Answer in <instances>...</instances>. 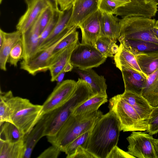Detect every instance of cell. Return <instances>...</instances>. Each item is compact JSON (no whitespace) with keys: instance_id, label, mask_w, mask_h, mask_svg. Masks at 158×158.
<instances>
[{"instance_id":"cell-22","label":"cell","mask_w":158,"mask_h":158,"mask_svg":"<svg viewBox=\"0 0 158 158\" xmlns=\"http://www.w3.org/2000/svg\"><path fill=\"white\" fill-rule=\"evenodd\" d=\"M141 95L152 107L158 106V69L148 77Z\"/></svg>"},{"instance_id":"cell-7","label":"cell","mask_w":158,"mask_h":158,"mask_svg":"<svg viewBox=\"0 0 158 158\" xmlns=\"http://www.w3.org/2000/svg\"><path fill=\"white\" fill-rule=\"evenodd\" d=\"M106 59L94 46L79 42L72 53L70 61L73 67L84 69L98 67Z\"/></svg>"},{"instance_id":"cell-31","label":"cell","mask_w":158,"mask_h":158,"mask_svg":"<svg viewBox=\"0 0 158 158\" xmlns=\"http://www.w3.org/2000/svg\"><path fill=\"white\" fill-rule=\"evenodd\" d=\"M76 29L73 30L58 44L53 52L51 59L66 48L78 41V32Z\"/></svg>"},{"instance_id":"cell-33","label":"cell","mask_w":158,"mask_h":158,"mask_svg":"<svg viewBox=\"0 0 158 158\" xmlns=\"http://www.w3.org/2000/svg\"><path fill=\"white\" fill-rule=\"evenodd\" d=\"M62 12V11H61L60 10L54 11L53 15L50 21L40 34L38 49L51 33Z\"/></svg>"},{"instance_id":"cell-24","label":"cell","mask_w":158,"mask_h":158,"mask_svg":"<svg viewBox=\"0 0 158 158\" xmlns=\"http://www.w3.org/2000/svg\"><path fill=\"white\" fill-rule=\"evenodd\" d=\"M25 150L23 139L13 143L0 140V158H23Z\"/></svg>"},{"instance_id":"cell-36","label":"cell","mask_w":158,"mask_h":158,"mask_svg":"<svg viewBox=\"0 0 158 158\" xmlns=\"http://www.w3.org/2000/svg\"><path fill=\"white\" fill-rule=\"evenodd\" d=\"M54 10L49 6L42 12L39 17V23L40 34L50 21Z\"/></svg>"},{"instance_id":"cell-3","label":"cell","mask_w":158,"mask_h":158,"mask_svg":"<svg viewBox=\"0 0 158 158\" xmlns=\"http://www.w3.org/2000/svg\"><path fill=\"white\" fill-rule=\"evenodd\" d=\"M103 114L99 110L81 114H72L55 135L47 136L48 141L64 152L68 145L74 139L90 130Z\"/></svg>"},{"instance_id":"cell-20","label":"cell","mask_w":158,"mask_h":158,"mask_svg":"<svg viewBox=\"0 0 158 158\" xmlns=\"http://www.w3.org/2000/svg\"><path fill=\"white\" fill-rule=\"evenodd\" d=\"M46 120L44 114L42 115L32 130L25 135L23 140L26 150L23 158L30 157L35 145L44 136Z\"/></svg>"},{"instance_id":"cell-6","label":"cell","mask_w":158,"mask_h":158,"mask_svg":"<svg viewBox=\"0 0 158 158\" xmlns=\"http://www.w3.org/2000/svg\"><path fill=\"white\" fill-rule=\"evenodd\" d=\"M156 21L151 18L140 16L122 18L119 20L121 31L119 38L140 40L158 44V40L153 31Z\"/></svg>"},{"instance_id":"cell-46","label":"cell","mask_w":158,"mask_h":158,"mask_svg":"<svg viewBox=\"0 0 158 158\" xmlns=\"http://www.w3.org/2000/svg\"><path fill=\"white\" fill-rule=\"evenodd\" d=\"M153 144L156 151L158 155V139H154Z\"/></svg>"},{"instance_id":"cell-38","label":"cell","mask_w":158,"mask_h":158,"mask_svg":"<svg viewBox=\"0 0 158 158\" xmlns=\"http://www.w3.org/2000/svg\"><path fill=\"white\" fill-rule=\"evenodd\" d=\"M135 158L127 152L124 151L120 148L117 145L113 148L106 158Z\"/></svg>"},{"instance_id":"cell-16","label":"cell","mask_w":158,"mask_h":158,"mask_svg":"<svg viewBox=\"0 0 158 158\" xmlns=\"http://www.w3.org/2000/svg\"><path fill=\"white\" fill-rule=\"evenodd\" d=\"M79 42L78 41L69 46L51 59L48 70L52 82L56 81L58 76L64 71L65 67L70 61L73 50Z\"/></svg>"},{"instance_id":"cell-5","label":"cell","mask_w":158,"mask_h":158,"mask_svg":"<svg viewBox=\"0 0 158 158\" xmlns=\"http://www.w3.org/2000/svg\"><path fill=\"white\" fill-rule=\"evenodd\" d=\"M108 108L118 119L121 131H146L148 130L147 121L141 118L136 111L122 98L120 94L109 100Z\"/></svg>"},{"instance_id":"cell-13","label":"cell","mask_w":158,"mask_h":158,"mask_svg":"<svg viewBox=\"0 0 158 158\" xmlns=\"http://www.w3.org/2000/svg\"><path fill=\"white\" fill-rule=\"evenodd\" d=\"M48 5L45 0H34L27 6L25 13L21 17L16 26L22 33L27 31L37 20L43 11Z\"/></svg>"},{"instance_id":"cell-19","label":"cell","mask_w":158,"mask_h":158,"mask_svg":"<svg viewBox=\"0 0 158 158\" xmlns=\"http://www.w3.org/2000/svg\"><path fill=\"white\" fill-rule=\"evenodd\" d=\"M118 40L124 48L135 56L141 54L158 52V44L138 39H126L121 38Z\"/></svg>"},{"instance_id":"cell-49","label":"cell","mask_w":158,"mask_h":158,"mask_svg":"<svg viewBox=\"0 0 158 158\" xmlns=\"http://www.w3.org/2000/svg\"><path fill=\"white\" fill-rule=\"evenodd\" d=\"M155 27L158 28V20L156 21Z\"/></svg>"},{"instance_id":"cell-23","label":"cell","mask_w":158,"mask_h":158,"mask_svg":"<svg viewBox=\"0 0 158 158\" xmlns=\"http://www.w3.org/2000/svg\"><path fill=\"white\" fill-rule=\"evenodd\" d=\"M116 67L119 70L123 67L132 69L143 73L136 60L135 56L130 52L121 44L118 52L114 56Z\"/></svg>"},{"instance_id":"cell-18","label":"cell","mask_w":158,"mask_h":158,"mask_svg":"<svg viewBox=\"0 0 158 158\" xmlns=\"http://www.w3.org/2000/svg\"><path fill=\"white\" fill-rule=\"evenodd\" d=\"M119 19L114 14L102 12L100 20V36L114 40L119 38L121 27Z\"/></svg>"},{"instance_id":"cell-10","label":"cell","mask_w":158,"mask_h":158,"mask_svg":"<svg viewBox=\"0 0 158 158\" xmlns=\"http://www.w3.org/2000/svg\"><path fill=\"white\" fill-rule=\"evenodd\" d=\"M99 0H76L67 28L78 26L98 10Z\"/></svg>"},{"instance_id":"cell-42","label":"cell","mask_w":158,"mask_h":158,"mask_svg":"<svg viewBox=\"0 0 158 158\" xmlns=\"http://www.w3.org/2000/svg\"><path fill=\"white\" fill-rule=\"evenodd\" d=\"M131 3L135 4H139L148 2L152 0H130Z\"/></svg>"},{"instance_id":"cell-1","label":"cell","mask_w":158,"mask_h":158,"mask_svg":"<svg viewBox=\"0 0 158 158\" xmlns=\"http://www.w3.org/2000/svg\"><path fill=\"white\" fill-rule=\"evenodd\" d=\"M120 131L118 119L109 111L103 114L94 124L83 147L95 158H106L113 148L117 145Z\"/></svg>"},{"instance_id":"cell-48","label":"cell","mask_w":158,"mask_h":158,"mask_svg":"<svg viewBox=\"0 0 158 158\" xmlns=\"http://www.w3.org/2000/svg\"><path fill=\"white\" fill-rule=\"evenodd\" d=\"M27 6L30 5L34 0H25Z\"/></svg>"},{"instance_id":"cell-28","label":"cell","mask_w":158,"mask_h":158,"mask_svg":"<svg viewBox=\"0 0 158 158\" xmlns=\"http://www.w3.org/2000/svg\"><path fill=\"white\" fill-rule=\"evenodd\" d=\"M13 94L11 91L5 92L1 90L0 96V125L5 122H10L9 99Z\"/></svg>"},{"instance_id":"cell-4","label":"cell","mask_w":158,"mask_h":158,"mask_svg":"<svg viewBox=\"0 0 158 158\" xmlns=\"http://www.w3.org/2000/svg\"><path fill=\"white\" fill-rule=\"evenodd\" d=\"M10 122L25 135L32 130L41 116L42 105H35L29 100L12 96L9 99Z\"/></svg>"},{"instance_id":"cell-14","label":"cell","mask_w":158,"mask_h":158,"mask_svg":"<svg viewBox=\"0 0 158 158\" xmlns=\"http://www.w3.org/2000/svg\"><path fill=\"white\" fill-rule=\"evenodd\" d=\"M120 70L124 81V91L141 95L147 81L146 76L132 69L123 67Z\"/></svg>"},{"instance_id":"cell-25","label":"cell","mask_w":158,"mask_h":158,"mask_svg":"<svg viewBox=\"0 0 158 158\" xmlns=\"http://www.w3.org/2000/svg\"><path fill=\"white\" fill-rule=\"evenodd\" d=\"M107 98V95H94L77 107L72 114L78 115L94 112L98 110L102 105L108 101Z\"/></svg>"},{"instance_id":"cell-29","label":"cell","mask_w":158,"mask_h":158,"mask_svg":"<svg viewBox=\"0 0 158 158\" xmlns=\"http://www.w3.org/2000/svg\"><path fill=\"white\" fill-rule=\"evenodd\" d=\"M117 40L107 37L100 36L97 40L94 47L102 55L106 58L113 56L111 52L113 44L116 43Z\"/></svg>"},{"instance_id":"cell-35","label":"cell","mask_w":158,"mask_h":158,"mask_svg":"<svg viewBox=\"0 0 158 158\" xmlns=\"http://www.w3.org/2000/svg\"><path fill=\"white\" fill-rule=\"evenodd\" d=\"M148 129L146 131L153 135L158 133V106L153 107L147 120Z\"/></svg>"},{"instance_id":"cell-11","label":"cell","mask_w":158,"mask_h":158,"mask_svg":"<svg viewBox=\"0 0 158 158\" xmlns=\"http://www.w3.org/2000/svg\"><path fill=\"white\" fill-rule=\"evenodd\" d=\"M101 13L102 12L98 9L78 26L77 27L81 31V44L94 46L97 40L100 36Z\"/></svg>"},{"instance_id":"cell-37","label":"cell","mask_w":158,"mask_h":158,"mask_svg":"<svg viewBox=\"0 0 158 158\" xmlns=\"http://www.w3.org/2000/svg\"><path fill=\"white\" fill-rule=\"evenodd\" d=\"M61 151L56 146L52 145L45 150L37 157L38 158H56Z\"/></svg>"},{"instance_id":"cell-45","label":"cell","mask_w":158,"mask_h":158,"mask_svg":"<svg viewBox=\"0 0 158 158\" xmlns=\"http://www.w3.org/2000/svg\"><path fill=\"white\" fill-rule=\"evenodd\" d=\"M119 49V46L116 43L114 44L111 47V52L112 54H116L118 52Z\"/></svg>"},{"instance_id":"cell-9","label":"cell","mask_w":158,"mask_h":158,"mask_svg":"<svg viewBox=\"0 0 158 158\" xmlns=\"http://www.w3.org/2000/svg\"><path fill=\"white\" fill-rule=\"evenodd\" d=\"M77 82L67 80L57 84L42 105L41 115L60 106L70 97L74 91Z\"/></svg>"},{"instance_id":"cell-8","label":"cell","mask_w":158,"mask_h":158,"mask_svg":"<svg viewBox=\"0 0 158 158\" xmlns=\"http://www.w3.org/2000/svg\"><path fill=\"white\" fill-rule=\"evenodd\" d=\"M142 131H132L127 138L129 143L127 152L135 158H158L152 135Z\"/></svg>"},{"instance_id":"cell-40","label":"cell","mask_w":158,"mask_h":158,"mask_svg":"<svg viewBox=\"0 0 158 158\" xmlns=\"http://www.w3.org/2000/svg\"><path fill=\"white\" fill-rule=\"evenodd\" d=\"M76 0H57L58 5L61 11H65L72 7Z\"/></svg>"},{"instance_id":"cell-39","label":"cell","mask_w":158,"mask_h":158,"mask_svg":"<svg viewBox=\"0 0 158 158\" xmlns=\"http://www.w3.org/2000/svg\"><path fill=\"white\" fill-rule=\"evenodd\" d=\"M73 158H95V157L82 146L77 149Z\"/></svg>"},{"instance_id":"cell-41","label":"cell","mask_w":158,"mask_h":158,"mask_svg":"<svg viewBox=\"0 0 158 158\" xmlns=\"http://www.w3.org/2000/svg\"><path fill=\"white\" fill-rule=\"evenodd\" d=\"M48 6L54 10H58L59 9L58 7L57 0H45Z\"/></svg>"},{"instance_id":"cell-50","label":"cell","mask_w":158,"mask_h":158,"mask_svg":"<svg viewBox=\"0 0 158 158\" xmlns=\"http://www.w3.org/2000/svg\"><path fill=\"white\" fill-rule=\"evenodd\" d=\"M157 5H158V0H152Z\"/></svg>"},{"instance_id":"cell-34","label":"cell","mask_w":158,"mask_h":158,"mask_svg":"<svg viewBox=\"0 0 158 158\" xmlns=\"http://www.w3.org/2000/svg\"><path fill=\"white\" fill-rule=\"evenodd\" d=\"M23 48L21 38L15 45L10 53L7 62L16 67L19 61L23 59Z\"/></svg>"},{"instance_id":"cell-32","label":"cell","mask_w":158,"mask_h":158,"mask_svg":"<svg viewBox=\"0 0 158 158\" xmlns=\"http://www.w3.org/2000/svg\"><path fill=\"white\" fill-rule=\"evenodd\" d=\"M91 130L80 135L68 145L64 152L67 155L66 158H73L78 148L80 146L83 147L87 142Z\"/></svg>"},{"instance_id":"cell-15","label":"cell","mask_w":158,"mask_h":158,"mask_svg":"<svg viewBox=\"0 0 158 158\" xmlns=\"http://www.w3.org/2000/svg\"><path fill=\"white\" fill-rule=\"evenodd\" d=\"M77 73L81 79L89 85L94 95H107V85L104 76L99 75L92 69H82L78 68Z\"/></svg>"},{"instance_id":"cell-21","label":"cell","mask_w":158,"mask_h":158,"mask_svg":"<svg viewBox=\"0 0 158 158\" xmlns=\"http://www.w3.org/2000/svg\"><path fill=\"white\" fill-rule=\"evenodd\" d=\"M22 33L17 30L10 33L4 32V40L0 47V68L3 71L6 70V64L13 48L21 38Z\"/></svg>"},{"instance_id":"cell-12","label":"cell","mask_w":158,"mask_h":158,"mask_svg":"<svg viewBox=\"0 0 158 158\" xmlns=\"http://www.w3.org/2000/svg\"><path fill=\"white\" fill-rule=\"evenodd\" d=\"M39 17L29 29L22 33L21 40L23 48V61H27L31 59L37 53L40 34Z\"/></svg>"},{"instance_id":"cell-47","label":"cell","mask_w":158,"mask_h":158,"mask_svg":"<svg viewBox=\"0 0 158 158\" xmlns=\"http://www.w3.org/2000/svg\"><path fill=\"white\" fill-rule=\"evenodd\" d=\"M153 31L155 36L158 40V28L154 27Z\"/></svg>"},{"instance_id":"cell-27","label":"cell","mask_w":158,"mask_h":158,"mask_svg":"<svg viewBox=\"0 0 158 158\" xmlns=\"http://www.w3.org/2000/svg\"><path fill=\"white\" fill-rule=\"evenodd\" d=\"M143 73L148 77L158 69V52L135 56Z\"/></svg>"},{"instance_id":"cell-44","label":"cell","mask_w":158,"mask_h":158,"mask_svg":"<svg viewBox=\"0 0 158 158\" xmlns=\"http://www.w3.org/2000/svg\"><path fill=\"white\" fill-rule=\"evenodd\" d=\"M65 72L64 71L61 73L57 77L56 81L57 82V84H58L62 82L64 77Z\"/></svg>"},{"instance_id":"cell-2","label":"cell","mask_w":158,"mask_h":158,"mask_svg":"<svg viewBox=\"0 0 158 158\" xmlns=\"http://www.w3.org/2000/svg\"><path fill=\"white\" fill-rule=\"evenodd\" d=\"M94 95L89 85L79 78L75 89L69 98L60 106L44 114L46 119L44 136L55 135L72 114L74 109Z\"/></svg>"},{"instance_id":"cell-17","label":"cell","mask_w":158,"mask_h":158,"mask_svg":"<svg viewBox=\"0 0 158 158\" xmlns=\"http://www.w3.org/2000/svg\"><path fill=\"white\" fill-rule=\"evenodd\" d=\"M122 98L130 105L138 113L141 118L147 121L153 107L142 95L129 91L120 94Z\"/></svg>"},{"instance_id":"cell-26","label":"cell","mask_w":158,"mask_h":158,"mask_svg":"<svg viewBox=\"0 0 158 158\" xmlns=\"http://www.w3.org/2000/svg\"><path fill=\"white\" fill-rule=\"evenodd\" d=\"M0 126V140L13 143L23 139L25 135L13 123L5 122Z\"/></svg>"},{"instance_id":"cell-43","label":"cell","mask_w":158,"mask_h":158,"mask_svg":"<svg viewBox=\"0 0 158 158\" xmlns=\"http://www.w3.org/2000/svg\"><path fill=\"white\" fill-rule=\"evenodd\" d=\"M73 66L69 61L66 64L64 69V71L66 73L71 71L73 68Z\"/></svg>"},{"instance_id":"cell-30","label":"cell","mask_w":158,"mask_h":158,"mask_svg":"<svg viewBox=\"0 0 158 158\" xmlns=\"http://www.w3.org/2000/svg\"><path fill=\"white\" fill-rule=\"evenodd\" d=\"M130 2V0H99L98 9L102 12L113 14L118 8Z\"/></svg>"}]
</instances>
